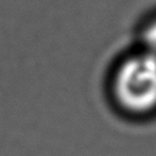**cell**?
<instances>
[{
    "label": "cell",
    "mask_w": 156,
    "mask_h": 156,
    "mask_svg": "<svg viewBox=\"0 0 156 156\" xmlns=\"http://www.w3.org/2000/svg\"><path fill=\"white\" fill-rule=\"evenodd\" d=\"M112 90L117 104L132 113L156 108V57L141 52L126 58L117 68Z\"/></svg>",
    "instance_id": "obj_1"
},
{
    "label": "cell",
    "mask_w": 156,
    "mask_h": 156,
    "mask_svg": "<svg viewBox=\"0 0 156 156\" xmlns=\"http://www.w3.org/2000/svg\"><path fill=\"white\" fill-rule=\"evenodd\" d=\"M143 39L145 45V52L156 57V21L146 27Z\"/></svg>",
    "instance_id": "obj_2"
}]
</instances>
